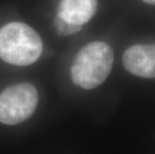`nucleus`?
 I'll use <instances>...</instances> for the list:
<instances>
[{"label": "nucleus", "mask_w": 155, "mask_h": 154, "mask_svg": "<svg viewBox=\"0 0 155 154\" xmlns=\"http://www.w3.org/2000/svg\"><path fill=\"white\" fill-rule=\"evenodd\" d=\"M113 50L105 42L93 41L78 52L71 67V79L77 86L93 89L110 74L113 65Z\"/></svg>", "instance_id": "f257e3e1"}, {"label": "nucleus", "mask_w": 155, "mask_h": 154, "mask_svg": "<svg viewBox=\"0 0 155 154\" xmlns=\"http://www.w3.org/2000/svg\"><path fill=\"white\" fill-rule=\"evenodd\" d=\"M97 9V0H60L57 15L71 24L82 26Z\"/></svg>", "instance_id": "39448f33"}, {"label": "nucleus", "mask_w": 155, "mask_h": 154, "mask_svg": "<svg viewBox=\"0 0 155 154\" xmlns=\"http://www.w3.org/2000/svg\"><path fill=\"white\" fill-rule=\"evenodd\" d=\"M38 103V92L34 85L19 83L0 93V122L14 125L28 119Z\"/></svg>", "instance_id": "7ed1b4c3"}, {"label": "nucleus", "mask_w": 155, "mask_h": 154, "mask_svg": "<svg viewBox=\"0 0 155 154\" xmlns=\"http://www.w3.org/2000/svg\"><path fill=\"white\" fill-rule=\"evenodd\" d=\"M54 26L56 33L60 36H67L74 33H77L78 31L81 30L82 26L71 24L69 22L65 21L63 18H61L60 16L56 15L54 19Z\"/></svg>", "instance_id": "423d86ee"}, {"label": "nucleus", "mask_w": 155, "mask_h": 154, "mask_svg": "<svg viewBox=\"0 0 155 154\" xmlns=\"http://www.w3.org/2000/svg\"><path fill=\"white\" fill-rule=\"evenodd\" d=\"M42 40L33 28L22 22H10L0 28V58L12 65L26 66L40 57Z\"/></svg>", "instance_id": "f03ea898"}, {"label": "nucleus", "mask_w": 155, "mask_h": 154, "mask_svg": "<svg viewBox=\"0 0 155 154\" xmlns=\"http://www.w3.org/2000/svg\"><path fill=\"white\" fill-rule=\"evenodd\" d=\"M143 2L147 3V4H150V5H155V0H142Z\"/></svg>", "instance_id": "0eeeda50"}, {"label": "nucleus", "mask_w": 155, "mask_h": 154, "mask_svg": "<svg viewBox=\"0 0 155 154\" xmlns=\"http://www.w3.org/2000/svg\"><path fill=\"white\" fill-rule=\"evenodd\" d=\"M124 68L142 78H155V43L136 44L125 50L122 57Z\"/></svg>", "instance_id": "20e7f679"}]
</instances>
